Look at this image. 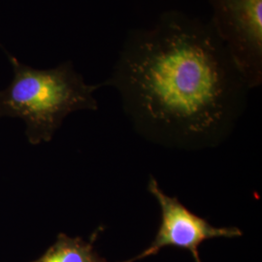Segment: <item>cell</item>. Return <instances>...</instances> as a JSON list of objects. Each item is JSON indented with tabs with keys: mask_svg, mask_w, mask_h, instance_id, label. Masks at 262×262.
Returning <instances> with one entry per match:
<instances>
[{
	"mask_svg": "<svg viewBox=\"0 0 262 262\" xmlns=\"http://www.w3.org/2000/svg\"><path fill=\"white\" fill-rule=\"evenodd\" d=\"M102 85L142 138L187 151L227 140L252 90L210 21L178 10L130 30Z\"/></svg>",
	"mask_w": 262,
	"mask_h": 262,
	"instance_id": "obj_1",
	"label": "cell"
},
{
	"mask_svg": "<svg viewBox=\"0 0 262 262\" xmlns=\"http://www.w3.org/2000/svg\"><path fill=\"white\" fill-rule=\"evenodd\" d=\"M8 57L14 77L0 91V118L21 119L30 144L52 140L69 114L98 109L94 94L103 85L86 84L71 61L51 69H35L9 54Z\"/></svg>",
	"mask_w": 262,
	"mask_h": 262,
	"instance_id": "obj_2",
	"label": "cell"
},
{
	"mask_svg": "<svg viewBox=\"0 0 262 262\" xmlns=\"http://www.w3.org/2000/svg\"><path fill=\"white\" fill-rule=\"evenodd\" d=\"M209 20L251 89L262 83V0H209Z\"/></svg>",
	"mask_w": 262,
	"mask_h": 262,
	"instance_id": "obj_3",
	"label": "cell"
},
{
	"mask_svg": "<svg viewBox=\"0 0 262 262\" xmlns=\"http://www.w3.org/2000/svg\"><path fill=\"white\" fill-rule=\"evenodd\" d=\"M148 190L160 207L161 221L152 242L142 253L122 262H136L159 253L163 248L174 247L189 252L195 262H201L199 247L207 240L215 238H238L243 232L236 226L216 227L205 217L187 209L177 197L169 196L159 182L150 175Z\"/></svg>",
	"mask_w": 262,
	"mask_h": 262,
	"instance_id": "obj_4",
	"label": "cell"
},
{
	"mask_svg": "<svg viewBox=\"0 0 262 262\" xmlns=\"http://www.w3.org/2000/svg\"><path fill=\"white\" fill-rule=\"evenodd\" d=\"M98 228L90 241L82 237H70L59 233L56 242L37 259L31 262H109L94 249V242L98 236Z\"/></svg>",
	"mask_w": 262,
	"mask_h": 262,
	"instance_id": "obj_5",
	"label": "cell"
}]
</instances>
